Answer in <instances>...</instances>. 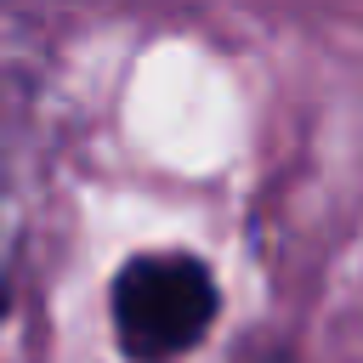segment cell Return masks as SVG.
I'll list each match as a JSON object with an SVG mask.
<instances>
[{
	"label": "cell",
	"mask_w": 363,
	"mask_h": 363,
	"mask_svg": "<svg viewBox=\"0 0 363 363\" xmlns=\"http://www.w3.org/2000/svg\"><path fill=\"white\" fill-rule=\"evenodd\" d=\"M108 312H113V340L130 363H182L210 335L221 312V289L199 255L147 250L119 267Z\"/></svg>",
	"instance_id": "cell-1"
}]
</instances>
